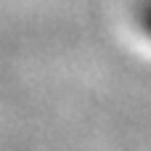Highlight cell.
I'll list each match as a JSON object with an SVG mask.
<instances>
[{
    "label": "cell",
    "instance_id": "cell-1",
    "mask_svg": "<svg viewBox=\"0 0 151 151\" xmlns=\"http://www.w3.org/2000/svg\"><path fill=\"white\" fill-rule=\"evenodd\" d=\"M138 24L151 37V0H141V5H138Z\"/></svg>",
    "mask_w": 151,
    "mask_h": 151
}]
</instances>
